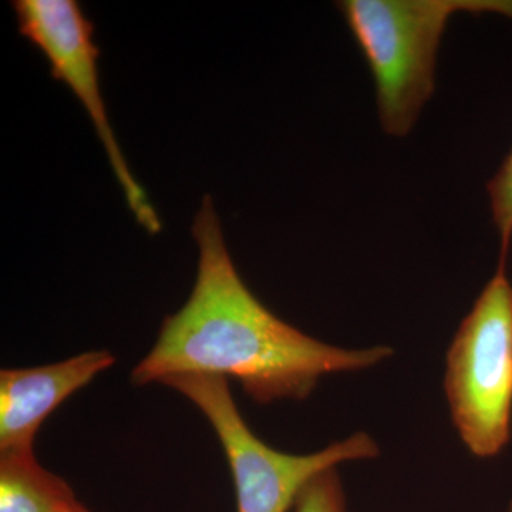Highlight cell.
Masks as SVG:
<instances>
[{"label":"cell","instance_id":"obj_1","mask_svg":"<svg viewBox=\"0 0 512 512\" xmlns=\"http://www.w3.org/2000/svg\"><path fill=\"white\" fill-rule=\"evenodd\" d=\"M192 237L198 248L194 288L131 372L136 386L175 375L232 377L265 406L305 400L323 376L360 372L394 355L390 346L326 345L269 311L242 281L211 197L202 200Z\"/></svg>","mask_w":512,"mask_h":512},{"label":"cell","instance_id":"obj_2","mask_svg":"<svg viewBox=\"0 0 512 512\" xmlns=\"http://www.w3.org/2000/svg\"><path fill=\"white\" fill-rule=\"evenodd\" d=\"M375 82L384 133L412 131L434 92L437 53L456 13H500L512 0H342L338 3Z\"/></svg>","mask_w":512,"mask_h":512},{"label":"cell","instance_id":"obj_3","mask_svg":"<svg viewBox=\"0 0 512 512\" xmlns=\"http://www.w3.org/2000/svg\"><path fill=\"white\" fill-rule=\"evenodd\" d=\"M451 420L473 456H498L512 433V284L507 259L461 322L446 356Z\"/></svg>","mask_w":512,"mask_h":512},{"label":"cell","instance_id":"obj_4","mask_svg":"<svg viewBox=\"0 0 512 512\" xmlns=\"http://www.w3.org/2000/svg\"><path fill=\"white\" fill-rule=\"evenodd\" d=\"M160 384L183 394L211 424L231 470L237 512H288L306 484L323 471L380 454L376 441L363 431L305 456L282 453L249 429L227 377L175 375Z\"/></svg>","mask_w":512,"mask_h":512},{"label":"cell","instance_id":"obj_5","mask_svg":"<svg viewBox=\"0 0 512 512\" xmlns=\"http://www.w3.org/2000/svg\"><path fill=\"white\" fill-rule=\"evenodd\" d=\"M12 9L20 35L45 56L53 79L69 87L92 121L137 224L148 234H158L163 229L160 217L130 170L107 116L92 20L76 0H16Z\"/></svg>","mask_w":512,"mask_h":512},{"label":"cell","instance_id":"obj_6","mask_svg":"<svg viewBox=\"0 0 512 512\" xmlns=\"http://www.w3.org/2000/svg\"><path fill=\"white\" fill-rule=\"evenodd\" d=\"M116 363L110 350H89L52 365L0 370V457L35 456L43 421Z\"/></svg>","mask_w":512,"mask_h":512},{"label":"cell","instance_id":"obj_7","mask_svg":"<svg viewBox=\"0 0 512 512\" xmlns=\"http://www.w3.org/2000/svg\"><path fill=\"white\" fill-rule=\"evenodd\" d=\"M80 504L66 480L35 456L0 457V512H69Z\"/></svg>","mask_w":512,"mask_h":512},{"label":"cell","instance_id":"obj_8","mask_svg":"<svg viewBox=\"0 0 512 512\" xmlns=\"http://www.w3.org/2000/svg\"><path fill=\"white\" fill-rule=\"evenodd\" d=\"M491 214L501 239L500 258H508L512 241V148L487 185Z\"/></svg>","mask_w":512,"mask_h":512},{"label":"cell","instance_id":"obj_9","mask_svg":"<svg viewBox=\"0 0 512 512\" xmlns=\"http://www.w3.org/2000/svg\"><path fill=\"white\" fill-rule=\"evenodd\" d=\"M295 512H346L345 495L336 468L323 471L306 484L296 500Z\"/></svg>","mask_w":512,"mask_h":512},{"label":"cell","instance_id":"obj_10","mask_svg":"<svg viewBox=\"0 0 512 512\" xmlns=\"http://www.w3.org/2000/svg\"><path fill=\"white\" fill-rule=\"evenodd\" d=\"M69 512H92L89 510V508L86 507V505L80 504L79 507L74 508V510Z\"/></svg>","mask_w":512,"mask_h":512},{"label":"cell","instance_id":"obj_11","mask_svg":"<svg viewBox=\"0 0 512 512\" xmlns=\"http://www.w3.org/2000/svg\"><path fill=\"white\" fill-rule=\"evenodd\" d=\"M508 512H512V503H511V505H510V511H508Z\"/></svg>","mask_w":512,"mask_h":512}]
</instances>
